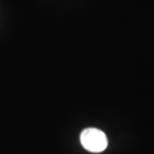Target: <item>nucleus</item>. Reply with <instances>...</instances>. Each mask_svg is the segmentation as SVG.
<instances>
[{"instance_id": "obj_1", "label": "nucleus", "mask_w": 154, "mask_h": 154, "mask_svg": "<svg viewBox=\"0 0 154 154\" xmlns=\"http://www.w3.org/2000/svg\"><path fill=\"white\" fill-rule=\"evenodd\" d=\"M80 141L86 150L93 153L102 152L108 144L105 133L97 128L84 129L80 135Z\"/></svg>"}]
</instances>
